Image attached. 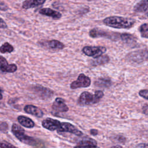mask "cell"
Segmentation results:
<instances>
[{
	"mask_svg": "<svg viewBox=\"0 0 148 148\" xmlns=\"http://www.w3.org/2000/svg\"><path fill=\"white\" fill-rule=\"evenodd\" d=\"M105 25L117 29H129L134 26L135 20L121 16H109L103 20Z\"/></svg>",
	"mask_w": 148,
	"mask_h": 148,
	"instance_id": "cell-1",
	"label": "cell"
},
{
	"mask_svg": "<svg viewBox=\"0 0 148 148\" xmlns=\"http://www.w3.org/2000/svg\"><path fill=\"white\" fill-rule=\"evenodd\" d=\"M104 94L101 90H97L92 94L88 91H83L77 99V104L80 106H88L95 104L100 101Z\"/></svg>",
	"mask_w": 148,
	"mask_h": 148,
	"instance_id": "cell-2",
	"label": "cell"
},
{
	"mask_svg": "<svg viewBox=\"0 0 148 148\" xmlns=\"http://www.w3.org/2000/svg\"><path fill=\"white\" fill-rule=\"evenodd\" d=\"M12 132L13 135L22 143L29 146H37L38 140L25 134L24 130L19 125L13 123L12 126Z\"/></svg>",
	"mask_w": 148,
	"mask_h": 148,
	"instance_id": "cell-3",
	"label": "cell"
},
{
	"mask_svg": "<svg viewBox=\"0 0 148 148\" xmlns=\"http://www.w3.org/2000/svg\"><path fill=\"white\" fill-rule=\"evenodd\" d=\"M89 36L92 38H105L109 39L110 40H116L119 39L120 36V34L114 33L113 32H109L102 29L98 28H95L91 29L89 32Z\"/></svg>",
	"mask_w": 148,
	"mask_h": 148,
	"instance_id": "cell-4",
	"label": "cell"
},
{
	"mask_svg": "<svg viewBox=\"0 0 148 148\" xmlns=\"http://www.w3.org/2000/svg\"><path fill=\"white\" fill-rule=\"evenodd\" d=\"M126 58L128 61L135 63H140L147 60V49L138 50L130 53L127 55Z\"/></svg>",
	"mask_w": 148,
	"mask_h": 148,
	"instance_id": "cell-5",
	"label": "cell"
},
{
	"mask_svg": "<svg viewBox=\"0 0 148 148\" xmlns=\"http://www.w3.org/2000/svg\"><path fill=\"white\" fill-rule=\"evenodd\" d=\"M106 51V48L104 46H84L82 49L83 53L88 56L92 57L94 58H97L102 56Z\"/></svg>",
	"mask_w": 148,
	"mask_h": 148,
	"instance_id": "cell-6",
	"label": "cell"
},
{
	"mask_svg": "<svg viewBox=\"0 0 148 148\" xmlns=\"http://www.w3.org/2000/svg\"><path fill=\"white\" fill-rule=\"evenodd\" d=\"M57 131L58 133L68 132L74 134L77 136H81L83 135V133L81 131L78 130L75 125L68 122H60L59 127Z\"/></svg>",
	"mask_w": 148,
	"mask_h": 148,
	"instance_id": "cell-7",
	"label": "cell"
},
{
	"mask_svg": "<svg viewBox=\"0 0 148 148\" xmlns=\"http://www.w3.org/2000/svg\"><path fill=\"white\" fill-rule=\"evenodd\" d=\"M91 83V79L88 76H86L83 73H80L78 76L77 80L73 81L71 83L70 87L73 90L82 87H88L90 86Z\"/></svg>",
	"mask_w": 148,
	"mask_h": 148,
	"instance_id": "cell-8",
	"label": "cell"
},
{
	"mask_svg": "<svg viewBox=\"0 0 148 148\" xmlns=\"http://www.w3.org/2000/svg\"><path fill=\"white\" fill-rule=\"evenodd\" d=\"M33 88L36 94L43 99L50 98L54 94L53 90L40 85H36Z\"/></svg>",
	"mask_w": 148,
	"mask_h": 148,
	"instance_id": "cell-9",
	"label": "cell"
},
{
	"mask_svg": "<svg viewBox=\"0 0 148 148\" xmlns=\"http://www.w3.org/2000/svg\"><path fill=\"white\" fill-rule=\"evenodd\" d=\"M0 69L1 73H14L17 70V66L14 64H8L6 58L0 56Z\"/></svg>",
	"mask_w": 148,
	"mask_h": 148,
	"instance_id": "cell-10",
	"label": "cell"
},
{
	"mask_svg": "<svg viewBox=\"0 0 148 148\" xmlns=\"http://www.w3.org/2000/svg\"><path fill=\"white\" fill-rule=\"evenodd\" d=\"M60 121L57 119L47 117L42 121V125L43 128L51 131H57L59 127Z\"/></svg>",
	"mask_w": 148,
	"mask_h": 148,
	"instance_id": "cell-11",
	"label": "cell"
},
{
	"mask_svg": "<svg viewBox=\"0 0 148 148\" xmlns=\"http://www.w3.org/2000/svg\"><path fill=\"white\" fill-rule=\"evenodd\" d=\"M52 109L56 112H66L69 110L65 100L61 98H56L52 105Z\"/></svg>",
	"mask_w": 148,
	"mask_h": 148,
	"instance_id": "cell-12",
	"label": "cell"
},
{
	"mask_svg": "<svg viewBox=\"0 0 148 148\" xmlns=\"http://www.w3.org/2000/svg\"><path fill=\"white\" fill-rule=\"evenodd\" d=\"M25 113L33 115L37 117H42L44 113L38 107L32 105H27L24 108Z\"/></svg>",
	"mask_w": 148,
	"mask_h": 148,
	"instance_id": "cell-13",
	"label": "cell"
},
{
	"mask_svg": "<svg viewBox=\"0 0 148 148\" xmlns=\"http://www.w3.org/2000/svg\"><path fill=\"white\" fill-rule=\"evenodd\" d=\"M39 13L40 14L51 17L54 20H58L62 16L60 12L49 8L40 9L39 11Z\"/></svg>",
	"mask_w": 148,
	"mask_h": 148,
	"instance_id": "cell-14",
	"label": "cell"
},
{
	"mask_svg": "<svg viewBox=\"0 0 148 148\" xmlns=\"http://www.w3.org/2000/svg\"><path fill=\"white\" fill-rule=\"evenodd\" d=\"M17 121L21 125L28 128H32L35 126L34 121L31 119L25 116H18L17 117Z\"/></svg>",
	"mask_w": 148,
	"mask_h": 148,
	"instance_id": "cell-15",
	"label": "cell"
},
{
	"mask_svg": "<svg viewBox=\"0 0 148 148\" xmlns=\"http://www.w3.org/2000/svg\"><path fill=\"white\" fill-rule=\"evenodd\" d=\"M46 0H25L22 3L23 8L28 9L43 5Z\"/></svg>",
	"mask_w": 148,
	"mask_h": 148,
	"instance_id": "cell-16",
	"label": "cell"
},
{
	"mask_svg": "<svg viewBox=\"0 0 148 148\" xmlns=\"http://www.w3.org/2000/svg\"><path fill=\"white\" fill-rule=\"evenodd\" d=\"M120 37L121 38V40L126 44H128L130 45H133L134 46L135 45L137 44L136 38L134 35L131 34L123 33L120 34Z\"/></svg>",
	"mask_w": 148,
	"mask_h": 148,
	"instance_id": "cell-17",
	"label": "cell"
},
{
	"mask_svg": "<svg viewBox=\"0 0 148 148\" xmlns=\"http://www.w3.org/2000/svg\"><path fill=\"white\" fill-rule=\"evenodd\" d=\"M147 3V0L140 1L134 6V10L136 12L147 13L148 7Z\"/></svg>",
	"mask_w": 148,
	"mask_h": 148,
	"instance_id": "cell-18",
	"label": "cell"
},
{
	"mask_svg": "<svg viewBox=\"0 0 148 148\" xmlns=\"http://www.w3.org/2000/svg\"><path fill=\"white\" fill-rule=\"evenodd\" d=\"M110 61L109 57L107 55H102L97 58H94V60L91 61V64L92 66H98L103 64H105L109 62Z\"/></svg>",
	"mask_w": 148,
	"mask_h": 148,
	"instance_id": "cell-19",
	"label": "cell"
},
{
	"mask_svg": "<svg viewBox=\"0 0 148 148\" xmlns=\"http://www.w3.org/2000/svg\"><path fill=\"white\" fill-rule=\"evenodd\" d=\"M46 45L50 49L54 50H62L65 47V45L62 42L56 39L47 41Z\"/></svg>",
	"mask_w": 148,
	"mask_h": 148,
	"instance_id": "cell-20",
	"label": "cell"
},
{
	"mask_svg": "<svg viewBox=\"0 0 148 148\" xmlns=\"http://www.w3.org/2000/svg\"><path fill=\"white\" fill-rule=\"evenodd\" d=\"M112 84L111 80L109 79L106 78H103L101 77L98 79L95 82V85L99 87H102V88H108Z\"/></svg>",
	"mask_w": 148,
	"mask_h": 148,
	"instance_id": "cell-21",
	"label": "cell"
},
{
	"mask_svg": "<svg viewBox=\"0 0 148 148\" xmlns=\"http://www.w3.org/2000/svg\"><path fill=\"white\" fill-rule=\"evenodd\" d=\"M14 51L13 46L8 42H5L0 47V52L2 54L10 53Z\"/></svg>",
	"mask_w": 148,
	"mask_h": 148,
	"instance_id": "cell-22",
	"label": "cell"
},
{
	"mask_svg": "<svg viewBox=\"0 0 148 148\" xmlns=\"http://www.w3.org/2000/svg\"><path fill=\"white\" fill-rule=\"evenodd\" d=\"M139 31L142 38L145 39L148 38V25L147 23L142 24L139 28Z\"/></svg>",
	"mask_w": 148,
	"mask_h": 148,
	"instance_id": "cell-23",
	"label": "cell"
},
{
	"mask_svg": "<svg viewBox=\"0 0 148 148\" xmlns=\"http://www.w3.org/2000/svg\"><path fill=\"white\" fill-rule=\"evenodd\" d=\"M97 141L94 139L91 138H83L82 140L79 142L77 145H97Z\"/></svg>",
	"mask_w": 148,
	"mask_h": 148,
	"instance_id": "cell-24",
	"label": "cell"
},
{
	"mask_svg": "<svg viewBox=\"0 0 148 148\" xmlns=\"http://www.w3.org/2000/svg\"><path fill=\"white\" fill-rule=\"evenodd\" d=\"M0 148H18L6 141H0Z\"/></svg>",
	"mask_w": 148,
	"mask_h": 148,
	"instance_id": "cell-25",
	"label": "cell"
},
{
	"mask_svg": "<svg viewBox=\"0 0 148 148\" xmlns=\"http://www.w3.org/2000/svg\"><path fill=\"white\" fill-rule=\"evenodd\" d=\"M148 91L147 89H144V90H141L139 91V95L141 97L145 98V99L147 100L148 99Z\"/></svg>",
	"mask_w": 148,
	"mask_h": 148,
	"instance_id": "cell-26",
	"label": "cell"
},
{
	"mask_svg": "<svg viewBox=\"0 0 148 148\" xmlns=\"http://www.w3.org/2000/svg\"><path fill=\"white\" fill-rule=\"evenodd\" d=\"M8 125L6 122H0V131L2 132H6L8 130Z\"/></svg>",
	"mask_w": 148,
	"mask_h": 148,
	"instance_id": "cell-27",
	"label": "cell"
},
{
	"mask_svg": "<svg viewBox=\"0 0 148 148\" xmlns=\"http://www.w3.org/2000/svg\"><path fill=\"white\" fill-rule=\"evenodd\" d=\"M73 148H99L97 145H77Z\"/></svg>",
	"mask_w": 148,
	"mask_h": 148,
	"instance_id": "cell-28",
	"label": "cell"
},
{
	"mask_svg": "<svg viewBox=\"0 0 148 148\" xmlns=\"http://www.w3.org/2000/svg\"><path fill=\"white\" fill-rule=\"evenodd\" d=\"M9 9L8 6L4 3L3 2L0 1V10L1 11H6Z\"/></svg>",
	"mask_w": 148,
	"mask_h": 148,
	"instance_id": "cell-29",
	"label": "cell"
},
{
	"mask_svg": "<svg viewBox=\"0 0 148 148\" xmlns=\"http://www.w3.org/2000/svg\"><path fill=\"white\" fill-rule=\"evenodd\" d=\"M8 28V25L6 22L4 21L3 18L0 17V28L1 29H5Z\"/></svg>",
	"mask_w": 148,
	"mask_h": 148,
	"instance_id": "cell-30",
	"label": "cell"
},
{
	"mask_svg": "<svg viewBox=\"0 0 148 148\" xmlns=\"http://www.w3.org/2000/svg\"><path fill=\"white\" fill-rule=\"evenodd\" d=\"M90 133L91 135H96L98 134V130H96V129H91V130H90Z\"/></svg>",
	"mask_w": 148,
	"mask_h": 148,
	"instance_id": "cell-31",
	"label": "cell"
},
{
	"mask_svg": "<svg viewBox=\"0 0 148 148\" xmlns=\"http://www.w3.org/2000/svg\"><path fill=\"white\" fill-rule=\"evenodd\" d=\"M143 113H145V114L147 115V104L146 103L143 106Z\"/></svg>",
	"mask_w": 148,
	"mask_h": 148,
	"instance_id": "cell-32",
	"label": "cell"
},
{
	"mask_svg": "<svg viewBox=\"0 0 148 148\" xmlns=\"http://www.w3.org/2000/svg\"><path fill=\"white\" fill-rule=\"evenodd\" d=\"M2 92H3V90H2V88L0 87V100H1V99L3 98Z\"/></svg>",
	"mask_w": 148,
	"mask_h": 148,
	"instance_id": "cell-33",
	"label": "cell"
},
{
	"mask_svg": "<svg viewBox=\"0 0 148 148\" xmlns=\"http://www.w3.org/2000/svg\"><path fill=\"white\" fill-rule=\"evenodd\" d=\"M110 148H123V147L120 145H115V146H112Z\"/></svg>",
	"mask_w": 148,
	"mask_h": 148,
	"instance_id": "cell-34",
	"label": "cell"
},
{
	"mask_svg": "<svg viewBox=\"0 0 148 148\" xmlns=\"http://www.w3.org/2000/svg\"><path fill=\"white\" fill-rule=\"evenodd\" d=\"M88 1H95V0H88Z\"/></svg>",
	"mask_w": 148,
	"mask_h": 148,
	"instance_id": "cell-35",
	"label": "cell"
},
{
	"mask_svg": "<svg viewBox=\"0 0 148 148\" xmlns=\"http://www.w3.org/2000/svg\"><path fill=\"white\" fill-rule=\"evenodd\" d=\"M0 73H1V69H0Z\"/></svg>",
	"mask_w": 148,
	"mask_h": 148,
	"instance_id": "cell-36",
	"label": "cell"
}]
</instances>
